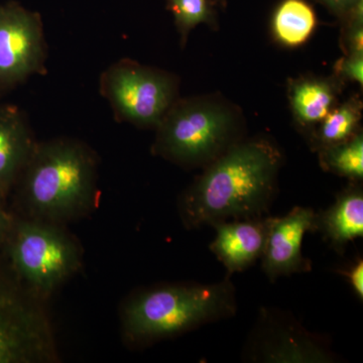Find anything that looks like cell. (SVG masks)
I'll use <instances>...</instances> for the list:
<instances>
[{"label":"cell","instance_id":"6da1fadb","mask_svg":"<svg viewBox=\"0 0 363 363\" xmlns=\"http://www.w3.org/2000/svg\"><path fill=\"white\" fill-rule=\"evenodd\" d=\"M284 156L269 138H243L203 168L181 198L189 228L264 216L278 188Z\"/></svg>","mask_w":363,"mask_h":363},{"label":"cell","instance_id":"7a4b0ae2","mask_svg":"<svg viewBox=\"0 0 363 363\" xmlns=\"http://www.w3.org/2000/svg\"><path fill=\"white\" fill-rule=\"evenodd\" d=\"M96 175V157L84 143L69 138L37 143L18 177L21 198L38 218H71L91 204Z\"/></svg>","mask_w":363,"mask_h":363},{"label":"cell","instance_id":"3957f363","mask_svg":"<svg viewBox=\"0 0 363 363\" xmlns=\"http://www.w3.org/2000/svg\"><path fill=\"white\" fill-rule=\"evenodd\" d=\"M240 106L220 94L180 98L156 128L152 152L184 168H204L245 138Z\"/></svg>","mask_w":363,"mask_h":363},{"label":"cell","instance_id":"277c9868","mask_svg":"<svg viewBox=\"0 0 363 363\" xmlns=\"http://www.w3.org/2000/svg\"><path fill=\"white\" fill-rule=\"evenodd\" d=\"M235 288L229 278L213 284L157 286L135 296L124 311L131 338L150 341L179 335L233 317Z\"/></svg>","mask_w":363,"mask_h":363},{"label":"cell","instance_id":"5b68a950","mask_svg":"<svg viewBox=\"0 0 363 363\" xmlns=\"http://www.w3.org/2000/svg\"><path fill=\"white\" fill-rule=\"evenodd\" d=\"M180 79L175 74L131 59L107 67L99 79V92L114 117L140 128H154L179 98Z\"/></svg>","mask_w":363,"mask_h":363},{"label":"cell","instance_id":"8992f818","mask_svg":"<svg viewBox=\"0 0 363 363\" xmlns=\"http://www.w3.org/2000/svg\"><path fill=\"white\" fill-rule=\"evenodd\" d=\"M2 247L18 278L40 292L56 288L80 262L75 242L43 221H11Z\"/></svg>","mask_w":363,"mask_h":363},{"label":"cell","instance_id":"52a82bcc","mask_svg":"<svg viewBox=\"0 0 363 363\" xmlns=\"http://www.w3.org/2000/svg\"><path fill=\"white\" fill-rule=\"evenodd\" d=\"M51 352L42 310L6 255L0 257V363L50 359Z\"/></svg>","mask_w":363,"mask_h":363},{"label":"cell","instance_id":"ba28073f","mask_svg":"<svg viewBox=\"0 0 363 363\" xmlns=\"http://www.w3.org/2000/svg\"><path fill=\"white\" fill-rule=\"evenodd\" d=\"M47 56L40 14L16 1L0 4V91L44 75Z\"/></svg>","mask_w":363,"mask_h":363},{"label":"cell","instance_id":"9c48e42d","mask_svg":"<svg viewBox=\"0 0 363 363\" xmlns=\"http://www.w3.org/2000/svg\"><path fill=\"white\" fill-rule=\"evenodd\" d=\"M247 357L264 362H332L333 353L319 336L309 333L293 318L262 310L248 339Z\"/></svg>","mask_w":363,"mask_h":363},{"label":"cell","instance_id":"30bf717a","mask_svg":"<svg viewBox=\"0 0 363 363\" xmlns=\"http://www.w3.org/2000/svg\"><path fill=\"white\" fill-rule=\"evenodd\" d=\"M317 230V214L311 208L297 206L283 217H269L262 253V269L269 281L279 277L310 272L311 262L302 253L305 234Z\"/></svg>","mask_w":363,"mask_h":363},{"label":"cell","instance_id":"8fae6325","mask_svg":"<svg viewBox=\"0 0 363 363\" xmlns=\"http://www.w3.org/2000/svg\"><path fill=\"white\" fill-rule=\"evenodd\" d=\"M269 217L230 220L214 224L216 235L210 250L229 274L245 271L262 259Z\"/></svg>","mask_w":363,"mask_h":363},{"label":"cell","instance_id":"7c38bea8","mask_svg":"<svg viewBox=\"0 0 363 363\" xmlns=\"http://www.w3.org/2000/svg\"><path fill=\"white\" fill-rule=\"evenodd\" d=\"M344 84L332 74L329 77L303 75L289 79L286 95L296 124L309 133L338 105Z\"/></svg>","mask_w":363,"mask_h":363},{"label":"cell","instance_id":"4fadbf2b","mask_svg":"<svg viewBox=\"0 0 363 363\" xmlns=\"http://www.w3.org/2000/svg\"><path fill=\"white\" fill-rule=\"evenodd\" d=\"M35 145L23 112L0 104V194L6 195L18 182Z\"/></svg>","mask_w":363,"mask_h":363},{"label":"cell","instance_id":"5bb4252c","mask_svg":"<svg viewBox=\"0 0 363 363\" xmlns=\"http://www.w3.org/2000/svg\"><path fill=\"white\" fill-rule=\"evenodd\" d=\"M317 230H321L331 247L342 252L346 245L363 236L362 188L354 182L338 195L336 202L317 214Z\"/></svg>","mask_w":363,"mask_h":363},{"label":"cell","instance_id":"9a60e30c","mask_svg":"<svg viewBox=\"0 0 363 363\" xmlns=\"http://www.w3.org/2000/svg\"><path fill=\"white\" fill-rule=\"evenodd\" d=\"M318 25L314 7L308 0H281L272 16L274 39L288 48L304 45Z\"/></svg>","mask_w":363,"mask_h":363},{"label":"cell","instance_id":"2e32d148","mask_svg":"<svg viewBox=\"0 0 363 363\" xmlns=\"http://www.w3.org/2000/svg\"><path fill=\"white\" fill-rule=\"evenodd\" d=\"M362 108L358 95L336 105L310 135L313 149L319 150L337 145L359 133Z\"/></svg>","mask_w":363,"mask_h":363},{"label":"cell","instance_id":"e0dca14e","mask_svg":"<svg viewBox=\"0 0 363 363\" xmlns=\"http://www.w3.org/2000/svg\"><path fill=\"white\" fill-rule=\"evenodd\" d=\"M324 171L352 182L363 178V135L362 130L345 142L318 150Z\"/></svg>","mask_w":363,"mask_h":363},{"label":"cell","instance_id":"ac0fdd59","mask_svg":"<svg viewBox=\"0 0 363 363\" xmlns=\"http://www.w3.org/2000/svg\"><path fill=\"white\" fill-rule=\"evenodd\" d=\"M167 9L171 11L179 37L181 47L187 44L189 35L201 23L212 30H218V4L215 0H166Z\"/></svg>","mask_w":363,"mask_h":363},{"label":"cell","instance_id":"d6986e66","mask_svg":"<svg viewBox=\"0 0 363 363\" xmlns=\"http://www.w3.org/2000/svg\"><path fill=\"white\" fill-rule=\"evenodd\" d=\"M340 23L343 55H363V0L357 2Z\"/></svg>","mask_w":363,"mask_h":363},{"label":"cell","instance_id":"ffe728a7","mask_svg":"<svg viewBox=\"0 0 363 363\" xmlns=\"http://www.w3.org/2000/svg\"><path fill=\"white\" fill-rule=\"evenodd\" d=\"M334 73L344 85L358 83L363 85V55H343L333 67Z\"/></svg>","mask_w":363,"mask_h":363},{"label":"cell","instance_id":"44dd1931","mask_svg":"<svg viewBox=\"0 0 363 363\" xmlns=\"http://www.w3.org/2000/svg\"><path fill=\"white\" fill-rule=\"evenodd\" d=\"M312 1L321 4L329 13L341 21L360 0H312Z\"/></svg>","mask_w":363,"mask_h":363},{"label":"cell","instance_id":"7402d4cb","mask_svg":"<svg viewBox=\"0 0 363 363\" xmlns=\"http://www.w3.org/2000/svg\"><path fill=\"white\" fill-rule=\"evenodd\" d=\"M346 278L350 281L353 291L357 294L360 300L363 298V262L362 259H357L355 264L347 271L344 272Z\"/></svg>","mask_w":363,"mask_h":363},{"label":"cell","instance_id":"603a6c76","mask_svg":"<svg viewBox=\"0 0 363 363\" xmlns=\"http://www.w3.org/2000/svg\"><path fill=\"white\" fill-rule=\"evenodd\" d=\"M4 197V195L0 194V247H4V241H6L7 233H9V227H11V218L6 214L4 204H2Z\"/></svg>","mask_w":363,"mask_h":363},{"label":"cell","instance_id":"cb8c5ba5","mask_svg":"<svg viewBox=\"0 0 363 363\" xmlns=\"http://www.w3.org/2000/svg\"><path fill=\"white\" fill-rule=\"evenodd\" d=\"M215 1L218 4V6L223 7V9H225L227 4H228V0H215Z\"/></svg>","mask_w":363,"mask_h":363}]
</instances>
